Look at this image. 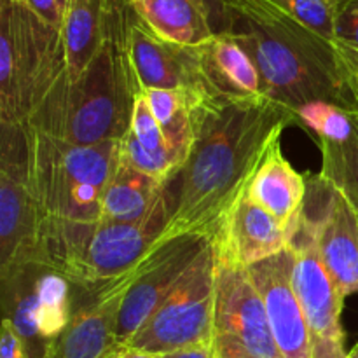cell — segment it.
<instances>
[{"label":"cell","instance_id":"1","mask_svg":"<svg viewBox=\"0 0 358 358\" xmlns=\"http://www.w3.org/2000/svg\"><path fill=\"white\" fill-rule=\"evenodd\" d=\"M292 122H299L292 110L266 96L196 107L189 156L166 182L171 217L163 240L189 233L213 238Z\"/></svg>","mask_w":358,"mask_h":358},{"label":"cell","instance_id":"2","mask_svg":"<svg viewBox=\"0 0 358 358\" xmlns=\"http://www.w3.org/2000/svg\"><path fill=\"white\" fill-rule=\"evenodd\" d=\"M215 34L231 35L257 66L264 96L297 115L310 103L358 112L355 77L334 44L268 0H212Z\"/></svg>","mask_w":358,"mask_h":358},{"label":"cell","instance_id":"3","mask_svg":"<svg viewBox=\"0 0 358 358\" xmlns=\"http://www.w3.org/2000/svg\"><path fill=\"white\" fill-rule=\"evenodd\" d=\"M128 6L110 3L108 34L100 51L79 76H59L27 126L73 145L121 140L131 126L142 91L126 48Z\"/></svg>","mask_w":358,"mask_h":358},{"label":"cell","instance_id":"4","mask_svg":"<svg viewBox=\"0 0 358 358\" xmlns=\"http://www.w3.org/2000/svg\"><path fill=\"white\" fill-rule=\"evenodd\" d=\"M170 217L164 187L149 215L136 222L100 219L96 224L45 226V268L83 289L117 282L131 275L163 240Z\"/></svg>","mask_w":358,"mask_h":358},{"label":"cell","instance_id":"5","mask_svg":"<svg viewBox=\"0 0 358 358\" xmlns=\"http://www.w3.org/2000/svg\"><path fill=\"white\" fill-rule=\"evenodd\" d=\"M27 128L30 184L45 226L96 224L121 164V140L73 145Z\"/></svg>","mask_w":358,"mask_h":358},{"label":"cell","instance_id":"6","mask_svg":"<svg viewBox=\"0 0 358 358\" xmlns=\"http://www.w3.org/2000/svg\"><path fill=\"white\" fill-rule=\"evenodd\" d=\"M66 69L62 28L0 0V124H27Z\"/></svg>","mask_w":358,"mask_h":358},{"label":"cell","instance_id":"7","mask_svg":"<svg viewBox=\"0 0 358 358\" xmlns=\"http://www.w3.org/2000/svg\"><path fill=\"white\" fill-rule=\"evenodd\" d=\"M45 268L44 220L28 173L27 128L2 124L0 147V280Z\"/></svg>","mask_w":358,"mask_h":358},{"label":"cell","instance_id":"8","mask_svg":"<svg viewBox=\"0 0 358 358\" xmlns=\"http://www.w3.org/2000/svg\"><path fill=\"white\" fill-rule=\"evenodd\" d=\"M217 259L213 243L203 252L178 289L128 341V350L171 355L212 345Z\"/></svg>","mask_w":358,"mask_h":358},{"label":"cell","instance_id":"9","mask_svg":"<svg viewBox=\"0 0 358 358\" xmlns=\"http://www.w3.org/2000/svg\"><path fill=\"white\" fill-rule=\"evenodd\" d=\"M210 348L215 358H283L247 269L217 264Z\"/></svg>","mask_w":358,"mask_h":358},{"label":"cell","instance_id":"10","mask_svg":"<svg viewBox=\"0 0 358 358\" xmlns=\"http://www.w3.org/2000/svg\"><path fill=\"white\" fill-rule=\"evenodd\" d=\"M289 247L294 255L292 285L310 329L313 358H345L348 352L341 313L346 297L325 269L311 224L303 212Z\"/></svg>","mask_w":358,"mask_h":358},{"label":"cell","instance_id":"11","mask_svg":"<svg viewBox=\"0 0 358 358\" xmlns=\"http://www.w3.org/2000/svg\"><path fill=\"white\" fill-rule=\"evenodd\" d=\"M210 245L212 238L208 236L182 234L161 240L140 262L119 310L117 339L122 345H128L150 315L178 289Z\"/></svg>","mask_w":358,"mask_h":358},{"label":"cell","instance_id":"12","mask_svg":"<svg viewBox=\"0 0 358 358\" xmlns=\"http://www.w3.org/2000/svg\"><path fill=\"white\" fill-rule=\"evenodd\" d=\"M131 275L117 282L83 289L72 285V317L52 339L44 358H117L126 346L117 339V317Z\"/></svg>","mask_w":358,"mask_h":358},{"label":"cell","instance_id":"13","mask_svg":"<svg viewBox=\"0 0 358 358\" xmlns=\"http://www.w3.org/2000/svg\"><path fill=\"white\" fill-rule=\"evenodd\" d=\"M303 213L311 224L318 255L345 297L358 292V215L320 175L306 177Z\"/></svg>","mask_w":358,"mask_h":358},{"label":"cell","instance_id":"14","mask_svg":"<svg viewBox=\"0 0 358 358\" xmlns=\"http://www.w3.org/2000/svg\"><path fill=\"white\" fill-rule=\"evenodd\" d=\"M126 48L142 90L184 91L199 103L219 100L203 76L199 49L161 38L129 6Z\"/></svg>","mask_w":358,"mask_h":358},{"label":"cell","instance_id":"15","mask_svg":"<svg viewBox=\"0 0 358 358\" xmlns=\"http://www.w3.org/2000/svg\"><path fill=\"white\" fill-rule=\"evenodd\" d=\"M266 306L276 346L283 358H313L311 336L292 285L290 247L247 269Z\"/></svg>","mask_w":358,"mask_h":358},{"label":"cell","instance_id":"16","mask_svg":"<svg viewBox=\"0 0 358 358\" xmlns=\"http://www.w3.org/2000/svg\"><path fill=\"white\" fill-rule=\"evenodd\" d=\"M292 234L245 191L227 212L212 243L217 264L248 269L285 250Z\"/></svg>","mask_w":358,"mask_h":358},{"label":"cell","instance_id":"17","mask_svg":"<svg viewBox=\"0 0 358 358\" xmlns=\"http://www.w3.org/2000/svg\"><path fill=\"white\" fill-rule=\"evenodd\" d=\"M203 76L219 100H254L264 96L257 66L231 35L219 31L198 45Z\"/></svg>","mask_w":358,"mask_h":358},{"label":"cell","instance_id":"18","mask_svg":"<svg viewBox=\"0 0 358 358\" xmlns=\"http://www.w3.org/2000/svg\"><path fill=\"white\" fill-rule=\"evenodd\" d=\"M257 205L268 210L290 234L296 229L308 192L306 177L297 173L275 142L247 189Z\"/></svg>","mask_w":358,"mask_h":358},{"label":"cell","instance_id":"19","mask_svg":"<svg viewBox=\"0 0 358 358\" xmlns=\"http://www.w3.org/2000/svg\"><path fill=\"white\" fill-rule=\"evenodd\" d=\"M136 16L164 41L198 48L215 35L210 0H135Z\"/></svg>","mask_w":358,"mask_h":358},{"label":"cell","instance_id":"20","mask_svg":"<svg viewBox=\"0 0 358 358\" xmlns=\"http://www.w3.org/2000/svg\"><path fill=\"white\" fill-rule=\"evenodd\" d=\"M112 0H66L62 34L69 73L79 76L103 45L108 34Z\"/></svg>","mask_w":358,"mask_h":358},{"label":"cell","instance_id":"21","mask_svg":"<svg viewBox=\"0 0 358 358\" xmlns=\"http://www.w3.org/2000/svg\"><path fill=\"white\" fill-rule=\"evenodd\" d=\"M168 180L119 164L105 194L101 219L115 222H136L145 219L163 194Z\"/></svg>","mask_w":358,"mask_h":358},{"label":"cell","instance_id":"22","mask_svg":"<svg viewBox=\"0 0 358 358\" xmlns=\"http://www.w3.org/2000/svg\"><path fill=\"white\" fill-rule=\"evenodd\" d=\"M35 318L42 338L48 343L58 338L72 317V283L52 269H42L35 283Z\"/></svg>","mask_w":358,"mask_h":358},{"label":"cell","instance_id":"23","mask_svg":"<svg viewBox=\"0 0 358 358\" xmlns=\"http://www.w3.org/2000/svg\"><path fill=\"white\" fill-rule=\"evenodd\" d=\"M322 150L320 177L331 184L358 215V112L355 129L345 142L318 140Z\"/></svg>","mask_w":358,"mask_h":358},{"label":"cell","instance_id":"24","mask_svg":"<svg viewBox=\"0 0 358 358\" xmlns=\"http://www.w3.org/2000/svg\"><path fill=\"white\" fill-rule=\"evenodd\" d=\"M297 121L317 133L318 140L345 142L355 129V112L332 103H310L297 112Z\"/></svg>","mask_w":358,"mask_h":358},{"label":"cell","instance_id":"25","mask_svg":"<svg viewBox=\"0 0 358 358\" xmlns=\"http://www.w3.org/2000/svg\"><path fill=\"white\" fill-rule=\"evenodd\" d=\"M129 131H131L133 136L138 140L140 145L145 150H149L150 154H156V156H170L180 161L182 164L185 163V157L182 156V154H178L177 150L168 143L163 128H161V124L157 122V119L154 117L152 110H150L149 101H147L143 90L140 91L138 96H136L135 100Z\"/></svg>","mask_w":358,"mask_h":358},{"label":"cell","instance_id":"26","mask_svg":"<svg viewBox=\"0 0 358 358\" xmlns=\"http://www.w3.org/2000/svg\"><path fill=\"white\" fill-rule=\"evenodd\" d=\"M268 2L334 44V14L338 0H268Z\"/></svg>","mask_w":358,"mask_h":358},{"label":"cell","instance_id":"27","mask_svg":"<svg viewBox=\"0 0 358 358\" xmlns=\"http://www.w3.org/2000/svg\"><path fill=\"white\" fill-rule=\"evenodd\" d=\"M334 48L355 77L358 73V0L336 2Z\"/></svg>","mask_w":358,"mask_h":358},{"label":"cell","instance_id":"28","mask_svg":"<svg viewBox=\"0 0 358 358\" xmlns=\"http://www.w3.org/2000/svg\"><path fill=\"white\" fill-rule=\"evenodd\" d=\"M0 358H27L23 343L9 318H2L0 331Z\"/></svg>","mask_w":358,"mask_h":358},{"label":"cell","instance_id":"29","mask_svg":"<svg viewBox=\"0 0 358 358\" xmlns=\"http://www.w3.org/2000/svg\"><path fill=\"white\" fill-rule=\"evenodd\" d=\"M9 2L23 3V6L30 7L31 10L38 14L41 17H44L48 23H51L52 27L62 28L63 24V10L59 7L58 0H9Z\"/></svg>","mask_w":358,"mask_h":358},{"label":"cell","instance_id":"30","mask_svg":"<svg viewBox=\"0 0 358 358\" xmlns=\"http://www.w3.org/2000/svg\"><path fill=\"white\" fill-rule=\"evenodd\" d=\"M163 358H215L212 353L210 346H203V348H192L185 350V352L171 353V355H164Z\"/></svg>","mask_w":358,"mask_h":358},{"label":"cell","instance_id":"31","mask_svg":"<svg viewBox=\"0 0 358 358\" xmlns=\"http://www.w3.org/2000/svg\"><path fill=\"white\" fill-rule=\"evenodd\" d=\"M164 355H152V353L136 352V350H126L121 357L117 358H163Z\"/></svg>","mask_w":358,"mask_h":358},{"label":"cell","instance_id":"32","mask_svg":"<svg viewBox=\"0 0 358 358\" xmlns=\"http://www.w3.org/2000/svg\"><path fill=\"white\" fill-rule=\"evenodd\" d=\"M345 358H358V343H357L355 346H353L352 350H350L348 353H346Z\"/></svg>","mask_w":358,"mask_h":358},{"label":"cell","instance_id":"33","mask_svg":"<svg viewBox=\"0 0 358 358\" xmlns=\"http://www.w3.org/2000/svg\"><path fill=\"white\" fill-rule=\"evenodd\" d=\"M115 2L121 3V6H131V3L135 2V0H115Z\"/></svg>","mask_w":358,"mask_h":358},{"label":"cell","instance_id":"34","mask_svg":"<svg viewBox=\"0 0 358 358\" xmlns=\"http://www.w3.org/2000/svg\"><path fill=\"white\" fill-rule=\"evenodd\" d=\"M58 3H59V7H62V10L65 9V6H66V0H58Z\"/></svg>","mask_w":358,"mask_h":358},{"label":"cell","instance_id":"35","mask_svg":"<svg viewBox=\"0 0 358 358\" xmlns=\"http://www.w3.org/2000/svg\"><path fill=\"white\" fill-rule=\"evenodd\" d=\"M355 90H357V96H358V73L355 76Z\"/></svg>","mask_w":358,"mask_h":358}]
</instances>
